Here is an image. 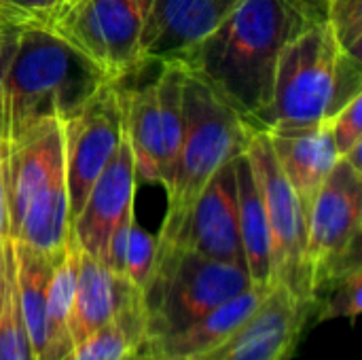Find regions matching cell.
I'll return each instance as SVG.
<instances>
[{"label":"cell","mask_w":362,"mask_h":360,"mask_svg":"<svg viewBox=\"0 0 362 360\" xmlns=\"http://www.w3.org/2000/svg\"><path fill=\"white\" fill-rule=\"evenodd\" d=\"M329 0H242L223 23L178 62L212 87L242 119L269 106L282 49L303 30L327 21Z\"/></svg>","instance_id":"cell-1"},{"label":"cell","mask_w":362,"mask_h":360,"mask_svg":"<svg viewBox=\"0 0 362 360\" xmlns=\"http://www.w3.org/2000/svg\"><path fill=\"white\" fill-rule=\"evenodd\" d=\"M110 79L49 28H25L6 68L0 138L8 144L45 121L64 123Z\"/></svg>","instance_id":"cell-2"},{"label":"cell","mask_w":362,"mask_h":360,"mask_svg":"<svg viewBox=\"0 0 362 360\" xmlns=\"http://www.w3.org/2000/svg\"><path fill=\"white\" fill-rule=\"evenodd\" d=\"M182 142L168 195L163 223L178 221L218 168L242 155L257 134L212 87L185 72Z\"/></svg>","instance_id":"cell-3"},{"label":"cell","mask_w":362,"mask_h":360,"mask_svg":"<svg viewBox=\"0 0 362 360\" xmlns=\"http://www.w3.org/2000/svg\"><path fill=\"white\" fill-rule=\"evenodd\" d=\"M248 286L252 280L244 265L195 252L157 250L153 274L142 291L146 337L176 333Z\"/></svg>","instance_id":"cell-4"},{"label":"cell","mask_w":362,"mask_h":360,"mask_svg":"<svg viewBox=\"0 0 362 360\" xmlns=\"http://www.w3.org/2000/svg\"><path fill=\"white\" fill-rule=\"evenodd\" d=\"M362 170L339 157L308 212V282L316 303L333 280L361 267Z\"/></svg>","instance_id":"cell-5"},{"label":"cell","mask_w":362,"mask_h":360,"mask_svg":"<svg viewBox=\"0 0 362 360\" xmlns=\"http://www.w3.org/2000/svg\"><path fill=\"white\" fill-rule=\"evenodd\" d=\"M339 47L327 21L295 36L280 53L272 102L250 127L259 132L310 127L327 119Z\"/></svg>","instance_id":"cell-6"},{"label":"cell","mask_w":362,"mask_h":360,"mask_svg":"<svg viewBox=\"0 0 362 360\" xmlns=\"http://www.w3.org/2000/svg\"><path fill=\"white\" fill-rule=\"evenodd\" d=\"M246 157L252 166L257 189L263 199L269 246H272V286L284 289L297 303L314 310L308 282V212L284 176L265 132L252 136Z\"/></svg>","instance_id":"cell-7"},{"label":"cell","mask_w":362,"mask_h":360,"mask_svg":"<svg viewBox=\"0 0 362 360\" xmlns=\"http://www.w3.org/2000/svg\"><path fill=\"white\" fill-rule=\"evenodd\" d=\"M153 0H66L47 28L110 81L140 64V36Z\"/></svg>","instance_id":"cell-8"},{"label":"cell","mask_w":362,"mask_h":360,"mask_svg":"<svg viewBox=\"0 0 362 360\" xmlns=\"http://www.w3.org/2000/svg\"><path fill=\"white\" fill-rule=\"evenodd\" d=\"M64 172L70 225L81 212L95 178L125 138L123 100L112 81L104 83L72 117L62 123Z\"/></svg>","instance_id":"cell-9"},{"label":"cell","mask_w":362,"mask_h":360,"mask_svg":"<svg viewBox=\"0 0 362 360\" xmlns=\"http://www.w3.org/2000/svg\"><path fill=\"white\" fill-rule=\"evenodd\" d=\"M157 250L195 252L246 267L238 227L235 159L216 170L178 221L163 223L157 236Z\"/></svg>","instance_id":"cell-10"},{"label":"cell","mask_w":362,"mask_h":360,"mask_svg":"<svg viewBox=\"0 0 362 360\" xmlns=\"http://www.w3.org/2000/svg\"><path fill=\"white\" fill-rule=\"evenodd\" d=\"M136 185L134 155L123 138L70 225V236L83 252L104 263L112 231L129 212H134Z\"/></svg>","instance_id":"cell-11"},{"label":"cell","mask_w":362,"mask_h":360,"mask_svg":"<svg viewBox=\"0 0 362 360\" xmlns=\"http://www.w3.org/2000/svg\"><path fill=\"white\" fill-rule=\"evenodd\" d=\"M242 0H153L140 62H174L214 32Z\"/></svg>","instance_id":"cell-12"},{"label":"cell","mask_w":362,"mask_h":360,"mask_svg":"<svg viewBox=\"0 0 362 360\" xmlns=\"http://www.w3.org/2000/svg\"><path fill=\"white\" fill-rule=\"evenodd\" d=\"M59 170H64V138L59 121H45L19 140L6 144L4 208L8 238H15L30 199Z\"/></svg>","instance_id":"cell-13"},{"label":"cell","mask_w":362,"mask_h":360,"mask_svg":"<svg viewBox=\"0 0 362 360\" xmlns=\"http://www.w3.org/2000/svg\"><path fill=\"white\" fill-rule=\"evenodd\" d=\"M312 312L284 289L272 286L252 318L227 344L214 350V360H288Z\"/></svg>","instance_id":"cell-14"},{"label":"cell","mask_w":362,"mask_h":360,"mask_svg":"<svg viewBox=\"0 0 362 360\" xmlns=\"http://www.w3.org/2000/svg\"><path fill=\"white\" fill-rule=\"evenodd\" d=\"M142 301V291L134 286L123 274L78 248L76 289L68 318V333L72 346L115 320L123 310Z\"/></svg>","instance_id":"cell-15"},{"label":"cell","mask_w":362,"mask_h":360,"mask_svg":"<svg viewBox=\"0 0 362 360\" xmlns=\"http://www.w3.org/2000/svg\"><path fill=\"white\" fill-rule=\"evenodd\" d=\"M269 286L252 284L235 297L227 299L197 323L168 335L146 337L138 350L159 356H199L208 354L223 344H227L261 308L265 297L269 295Z\"/></svg>","instance_id":"cell-16"},{"label":"cell","mask_w":362,"mask_h":360,"mask_svg":"<svg viewBox=\"0 0 362 360\" xmlns=\"http://www.w3.org/2000/svg\"><path fill=\"white\" fill-rule=\"evenodd\" d=\"M265 134L284 176L299 195L305 212H310L314 195L339 159L331 121L325 119L310 127L272 129Z\"/></svg>","instance_id":"cell-17"},{"label":"cell","mask_w":362,"mask_h":360,"mask_svg":"<svg viewBox=\"0 0 362 360\" xmlns=\"http://www.w3.org/2000/svg\"><path fill=\"white\" fill-rule=\"evenodd\" d=\"M112 83L117 85L123 100V129H125V140L134 155L136 180L159 185L161 138H159L157 74L155 79L138 85H127L121 79H115Z\"/></svg>","instance_id":"cell-18"},{"label":"cell","mask_w":362,"mask_h":360,"mask_svg":"<svg viewBox=\"0 0 362 360\" xmlns=\"http://www.w3.org/2000/svg\"><path fill=\"white\" fill-rule=\"evenodd\" d=\"M11 240V238H8ZM66 248V246H64ZM40 252L21 242L11 240L13 250V276L15 293L21 310V318L32 344L34 360L40 359L45 350V314H47V291L53 267L64 252Z\"/></svg>","instance_id":"cell-19"},{"label":"cell","mask_w":362,"mask_h":360,"mask_svg":"<svg viewBox=\"0 0 362 360\" xmlns=\"http://www.w3.org/2000/svg\"><path fill=\"white\" fill-rule=\"evenodd\" d=\"M235 182H238V227H240V242H242L248 276L252 284L272 289L269 227L246 151L235 157Z\"/></svg>","instance_id":"cell-20"},{"label":"cell","mask_w":362,"mask_h":360,"mask_svg":"<svg viewBox=\"0 0 362 360\" xmlns=\"http://www.w3.org/2000/svg\"><path fill=\"white\" fill-rule=\"evenodd\" d=\"M76 269H78V246L70 236L49 280L47 314H45V350L38 360H59L72 348L70 333H68V318L72 310L74 289H76Z\"/></svg>","instance_id":"cell-21"},{"label":"cell","mask_w":362,"mask_h":360,"mask_svg":"<svg viewBox=\"0 0 362 360\" xmlns=\"http://www.w3.org/2000/svg\"><path fill=\"white\" fill-rule=\"evenodd\" d=\"M146 337L144 299L123 310L115 320L74 344L59 360H125Z\"/></svg>","instance_id":"cell-22"},{"label":"cell","mask_w":362,"mask_h":360,"mask_svg":"<svg viewBox=\"0 0 362 360\" xmlns=\"http://www.w3.org/2000/svg\"><path fill=\"white\" fill-rule=\"evenodd\" d=\"M182 85L185 68L178 62H161L157 72V106H159V138H161V178L159 185L168 191L174 178V168L182 142Z\"/></svg>","instance_id":"cell-23"},{"label":"cell","mask_w":362,"mask_h":360,"mask_svg":"<svg viewBox=\"0 0 362 360\" xmlns=\"http://www.w3.org/2000/svg\"><path fill=\"white\" fill-rule=\"evenodd\" d=\"M0 360H34L15 293L13 250L8 238L0 240Z\"/></svg>","instance_id":"cell-24"},{"label":"cell","mask_w":362,"mask_h":360,"mask_svg":"<svg viewBox=\"0 0 362 360\" xmlns=\"http://www.w3.org/2000/svg\"><path fill=\"white\" fill-rule=\"evenodd\" d=\"M314 310L318 323L348 318L354 325L362 310V267L327 284L318 293Z\"/></svg>","instance_id":"cell-25"},{"label":"cell","mask_w":362,"mask_h":360,"mask_svg":"<svg viewBox=\"0 0 362 360\" xmlns=\"http://www.w3.org/2000/svg\"><path fill=\"white\" fill-rule=\"evenodd\" d=\"M327 25L339 51L362 59V0H329Z\"/></svg>","instance_id":"cell-26"},{"label":"cell","mask_w":362,"mask_h":360,"mask_svg":"<svg viewBox=\"0 0 362 360\" xmlns=\"http://www.w3.org/2000/svg\"><path fill=\"white\" fill-rule=\"evenodd\" d=\"M155 255H157V236L148 233L134 219L129 227V236H127V246H125L123 276L140 291H144L153 274Z\"/></svg>","instance_id":"cell-27"},{"label":"cell","mask_w":362,"mask_h":360,"mask_svg":"<svg viewBox=\"0 0 362 360\" xmlns=\"http://www.w3.org/2000/svg\"><path fill=\"white\" fill-rule=\"evenodd\" d=\"M362 95V59H356L344 51L337 53L333 87L327 104V121L346 108L354 98Z\"/></svg>","instance_id":"cell-28"},{"label":"cell","mask_w":362,"mask_h":360,"mask_svg":"<svg viewBox=\"0 0 362 360\" xmlns=\"http://www.w3.org/2000/svg\"><path fill=\"white\" fill-rule=\"evenodd\" d=\"M331 121V132L339 157H348L354 149L362 146V95L354 98Z\"/></svg>","instance_id":"cell-29"},{"label":"cell","mask_w":362,"mask_h":360,"mask_svg":"<svg viewBox=\"0 0 362 360\" xmlns=\"http://www.w3.org/2000/svg\"><path fill=\"white\" fill-rule=\"evenodd\" d=\"M66 0H0L2 6L15 8L21 15L30 17L36 25L47 28L49 19L55 15V11L64 4Z\"/></svg>","instance_id":"cell-30"},{"label":"cell","mask_w":362,"mask_h":360,"mask_svg":"<svg viewBox=\"0 0 362 360\" xmlns=\"http://www.w3.org/2000/svg\"><path fill=\"white\" fill-rule=\"evenodd\" d=\"M17 28L13 30H0V98H2V85H4V76H6V68L11 64L13 51L17 47V38H19Z\"/></svg>","instance_id":"cell-31"},{"label":"cell","mask_w":362,"mask_h":360,"mask_svg":"<svg viewBox=\"0 0 362 360\" xmlns=\"http://www.w3.org/2000/svg\"><path fill=\"white\" fill-rule=\"evenodd\" d=\"M11 28L25 30V28H40V25H36L30 17L21 15L19 11L0 4V30H11Z\"/></svg>","instance_id":"cell-32"},{"label":"cell","mask_w":362,"mask_h":360,"mask_svg":"<svg viewBox=\"0 0 362 360\" xmlns=\"http://www.w3.org/2000/svg\"><path fill=\"white\" fill-rule=\"evenodd\" d=\"M4 166H6V142L0 138V240L6 236V208H4Z\"/></svg>","instance_id":"cell-33"},{"label":"cell","mask_w":362,"mask_h":360,"mask_svg":"<svg viewBox=\"0 0 362 360\" xmlns=\"http://www.w3.org/2000/svg\"><path fill=\"white\" fill-rule=\"evenodd\" d=\"M216 359V352H208V354H199V356H159V354H148V352H142V350H136L134 354H129L125 360H214Z\"/></svg>","instance_id":"cell-34"},{"label":"cell","mask_w":362,"mask_h":360,"mask_svg":"<svg viewBox=\"0 0 362 360\" xmlns=\"http://www.w3.org/2000/svg\"><path fill=\"white\" fill-rule=\"evenodd\" d=\"M11 30H13V28H11Z\"/></svg>","instance_id":"cell-35"}]
</instances>
